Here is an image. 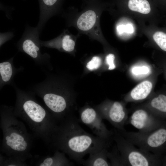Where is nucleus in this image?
<instances>
[{
    "label": "nucleus",
    "mask_w": 166,
    "mask_h": 166,
    "mask_svg": "<svg viewBox=\"0 0 166 166\" xmlns=\"http://www.w3.org/2000/svg\"><path fill=\"white\" fill-rule=\"evenodd\" d=\"M79 122V119L72 114L58 121L49 145L55 151L62 152L81 164L86 154L108 148L111 140L87 132L80 126Z\"/></svg>",
    "instance_id": "nucleus-1"
},
{
    "label": "nucleus",
    "mask_w": 166,
    "mask_h": 166,
    "mask_svg": "<svg viewBox=\"0 0 166 166\" xmlns=\"http://www.w3.org/2000/svg\"><path fill=\"white\" fill-rule=\"evenodd\" d=\"M12 85L16 95L14 115L26 123L34 137L49 145L58 121L48 110L37 101L33 92L21 89L15 83Z\"/></svg>",
    "instance_id": "nucleus-2"
},
{
    "label": "nucleus",
    "mask_w": 166,
    "mask_h": 166,
    "mask_svg": "<svg viewBox=\"0 0 166 166\" xmlns=\"http://www.w3.org/2000/svg\"><path fill=\"white\" fill-rule=\"evenodd\" d=\"M13 110L12 106L2 105L0 107V128L3 134L0 151L6 156L25 161L32 157V138Z\"/></svg>",
    "instance_id": "nucleus-3"
},
{
    "label": "nucleus",
    "mask_w": 166,
    "mask_h": 166,
    "mask_svg": "<svg viewBox=\"0 0 166 166\" xmlns=\"http://www.w3.org/2000/svg\"><path fill=\"white\" fill-rule=\"evenodd\" d=\"M112 139L116 143L124 166L162 165L163 158L161 156L136 148L116 129L113 130Z\"/></svg>",
    "instance_id": "nucleus-4"
},
{
    "label": "nucleus",
    "mask_w": 166,
    "mask_h": 166,
    "mask_svg": "<svg viewBox=\"0 0 166 166\" xmlns=\"http://www.w3.org/2000/svg\"><path fill=\"white\" fill-rule=\"evenodd\" d=\"M117 131L128 141L144 151L160 156L166 151V122L147 133L125 130Z\"/></svg>",
    "instance_id": "nucleus-5"
},
{
    "label": "nucleus",
    "mask_w": 166,
    "mask_h": 166,
    "mask_svg": "<svg viewBox=\"0 0 166 166\" xmlns=\"http://www.w3.org/2000/svg\"><path fill=\"white\" fill-rule=\"evenodd\" d=\"M40 34L37 26L33 27L27 24L16 46L19 51L30 56L37 65L43 69H51L50 56L47 53H42L41 52Z\"/></svg>",
    "instance_id": "nucleus-6"
},
{
    "label": "nucleus",
    "mask_w": 166,
    "mask_h": 166,
    "mask_svg": "<svg viewBox=\"0 0 166 166\" xmlns=\"http://www.w3.org/2000/svg\"><path fill=\"white\" fill-rule=\"evenodd\" d=\"M166 122L157 117L143 105L133 111L128 117L127 124L133 126L139 132L147 133L158 128Z\"/></svg>",
    "instance_id": "nucleus-7"
},
{
    "label": "nucleus",
    "mask_w": 166,
    "mask_h": 166,
    "mask_svg": "<svg viewBox=\"0 0 166 166\" xmlns=\"http://www.w3.org/2000/svg\"><path fill=\"white\" fill-rule=\"evenodd\" d=\"M98 112L103 119H105L118 131L125 129L124 126L128 118V113L124 104L115 101L105 102L99 107Z\"/></svg>",
    "instance_id": "nucleus-8"
},
{
    "label": "nucleus",
    "mask_w": 166,
    "mask_h": 166,
    "mask_svg": "<svg viewBox=\"0 0 166 166\" xmlns=\"http://www.w3.org/2000/svg\"><path fill=\"white\" fill-rule=\"evenodd\" d=\"M103 120L95 110L87 107L80 112L79 120L89 127L97 136L105 140H113V130L108 129Z\"/></svg>",
    "instance_id": "nucleus-9"
},
{
    "label": "nucleus",
    "mask_w": 166,
    "mask_h": 166,
    "mask_svg": "<svg viewBox=\"0 0 166 166\" xmlns=\"http://www.w3.org/2000/svg\"><path fill=\"white\" fill-rule=\"evenodd\" d=\"M40 9L39 20L37 26L41 33L46 23L58 11L62 0H38Z\"/></svg>",
    "instance_id": "nucleus-10"
},
{
    "label": "nucleus",
    "mask_w": 166,
    "mask_h": 166,
    "mask_svg": "<svg viewBox=\"0 0 166 166\" xmlns=\"http://www.w3.org/2000/svg\"><path fill=\"white\" fill-rule=\"evenodd\" d=\"M13 57L6 61L0 63V89L6 85L14 83V78L15 75L23 70L22 67H16L14 65Z\"/></svg>",
    "instance_id": "nucleus-11"
},
{
    "label": "nucleus",
    "mask_w": 166,
    "mask_h": 166,
    "mask_svg": "<svg viewBox=\"0 0 166 166\" xmlns=\"http://www.w3.org/2000/svg\"><path fill=\"white\" fill-rule=\"evenodd\" d=\"M144 105L158 118L166 121V93L154 95Z\"/></svg>",
    "instance_id": "nucleus-12"
},
{
    "label": "nucleus",
    "mask_w": 166,
    "mask_h": 166,
    "mask_svg": "<svg viewBox=\"0 0 166 166\" xmlns=\"http://www.w3.org/2000/svg\"><path fill=\"white\" fill-rule=\"evenodd\" d=\"M153 87V84L149 80L144 81L137 85L125 98L126 102L143 101L148 97Z\"/></svg>",
    "instance_id": "nucleus-13"
},
{
    "label": "nucleus",
    "mask_w": 166,
    "mask_h": 166,
    "mask_svg": "<svg viewBox=\"0 0 166 166\" xmlns=\"http://www.w3.org/2000/svg\"><path fill=\"white\" fill-rule=\"evenodd\" d=\"M65 154L55 150L53 156H47L38 159L35 165L38 166H69L73 164L66 157Z\"/></svg>",
    "instance_id": "nucleus-14"
},
{
    "label": "nucleus",
    "mask_w": 166,
    "mask_h": 166,
    "mask_svg": "<svg viewBox=\"0 0 166 166\" xmlns=\"http://www.w3.org/2000/svg\"><path fill=\"white\" fill-rule=\"evenodd\" d=\"M108 148H104L99 151L89 154L88 159L83 160L81 164L88 166H111L108 160Z\"/></svg>",
    "instance_id": "nucleus-15"
},
{
    "label": "nucleus",
    "mask_w": 166,
    "mask_h": 166,
    "mask_svg": "<svg viewBox=\"0 0 166 166\" xmlns=\"http://www.w3.org/2000/svg\"><path fill=\"white\" fill-rule=\"evenodd\" d=\"M97 20L96 12L92 9L84 12L78 18L77 22L78 28L81 30L87 31L95 25Z\"/></svg>",
    "instance_id": "nucleus-16"
},
{
    "label": "nucleus",
    "mask_w": 166,
    "mask_h": 166,
    "mask_svg": "<svg viewBox=\"0 0 166 166\" xmlns=\"http://www.w3.org/2000/svg\"><path fill=\"white\" fill-rule=\"evenodd\" d=\"M127 6L130 10L147 14L151 10L150 4L148 0H128Z\"/></svg>",
    "instance_id": "nucleus-17"
},
{
    "label": "nucleus",
    "mask_w": 166,
    "mask_h": 166,
    "mask_svg": "<svg viewBox=\"0 0 166 166\" xmlns=\"http://www.w3.org/2000/svg\"><path fill=\"white\" fill-rule=\"evenodd\" d=\"M25 161L12 156H3L0 154V166H26Z\"/></svg>",
    "instance_id": "nucleus-18"
},
{
    "label": "nucleus",
    "mask_w": 166,
    "mask_h": 166,
    "mask_svg": "<svg viewBox=\"0 0 166 166\" xmlns=\"http://www.w3.org/2000/svg\"><path fill=\"white\" fill-rule=\"evenodd\" d=\"M107 156L110 160L111 166H124L122 158L116 145L114 147L111 152H108Z\"/></svg>",
    "instance_id": "nucleus-19"
},
{
    "label": "nucleus",
    "mask_w": 166,
    "mask_h": 166,
    "mask_svg": "<svg viewBox=\"0 0 166 166\" xmlns=\"http://www.w3.org/2000/svg\"><path fill=\"white\" fill-rule=\"evenodd\" d=\"M153 38L159 47L166 52V33L162 31H158L154 34Z\"/></svg>",
    "instance_id": "nucleus-20"
},
{
    "label": "nucleus",
    "mask_w": 166,
    "mask_h": 166,
    "mask_svg": "<svg viewBox=\"0 0 166 166\" xmlns=\"http://www.w3.org/2000/svg\"><path fill=\"white\" fill-rule=\"evenodd\" d=\"M132 72L135 75H144L150 73V69L147 66H136L132 68Z\"/></svg>",
    "instance_id": "nucleus-21"
},
{
    "label": "nucleus",
    "mask_w": 166,
    "mask_h": 166,
    "mask_svg": "<svg viewBox=\"0 0 166 166\" xmlns=\"http://www.w3.org/2000/svg\"><path fill=\"white\" fill-rule=\"evenodd\" d=\"M101 64V60L97 56H94L89 61L86 65L87 68L89 70L97 69Z\"/></svg>",
    "instance_id": "nucleus-22"
},
{
    "label": "nucleus",
    "mask_w": 166,
    "mask_h": 166,
    "mask_svg": "<svg viewBox=\"0 0 166 166\" xmlns=\"http://www.w3.org/2000/svg\"><path fill=\"white\" fill-rule=\"evenodd\" d=\"M14 36V33L12 32L0 33V47L5 42L11 39Z\"/></svg>",
    "instance_id": "nucleus-23"
},
{
    "label": "nucleus",
    "mask_w": 166,
    "mask_h": 166,
    "mask_svg": "<svg viewBox=\"0 0 166 166\" xmlns=\"http://www.w3.org/2000/svg\"><path fill=\"white\" fill-rule=\"evenodd\" d=\"M115 58L114 55L112 53L109 54L106 57V62L109 66L108 69L109 70H113L115 68L114 62Z\"/></svg>",
    "instance_id": "nucleus-24"
},
{
    "label": "nucleus",
    "mask_w": 166,
    "mask_h": 166,
    "mask_svg": "<svg viewBox=\"0 0 166 166\" xmlns=\"http://www.w3.org/2000/svg\"><path fill=\"white\" fill-rule=\"evenodd\" d=\"M133 31V26L131 24H128L125 26V32L126 33L132 34Z\"/></svg>",
    "instance_id": "nucleus-25"
},
{
    "label": "nucleus",
    "mask_w": 166,
    "mask_h": 166,
    "mask_svg": "<svg viewBox=\"0 0 166 166\" xmlns=\"http://www.w3.org/2000/svg\"><path fill=\"white\" fill-rule=\"evenodd\" d=\"M117 30L119 34H121L125 32V26L122 25L117 27Z\"/></svg>",
    "instance_id": "nucleus-26"
},
{
    "label": "nucleus",
    "mask_w": 166,
    "mask_h": 166,
    "mask_svg": "<svg viewBox=\"0 0 166 166\" xmlns=\"http://www.w3.org/2000/svg\"><path fill=\"white\" fill-rule=\"evenodd\" d=\"M161 66L162 68L163 69L166 79V61H164L162 63Z\"/></svg>",
    "instance_id": "nucleus-27"
},
{
    "label": "nucleus",
    "mask_w": 166,
    "mask_h": 166,
    "mask_svg": "<svg viewBox=\"0 0 166 166\" xmlns=\"http://www.w3.org/2000/svg\"><path fill=\"white\" fill-rule=\"evenodd\" d=\"M162 165L166 166V154L164 157L163 158Z\"/></svg>",
    "instance_id": "nucleus-28"
},
{
    "label": "nucleus",
    "mask_w": 166,
    "mask_h": 166,
    "mask_svg": "<svg viewBox=\"0 0 166 166\" xmlns=\"http://www.w3.org/2000/svg\"><path fill=\"white\" fill-rule=\"evenodd\" d=\"M159 1H160L159 2H162V3H164V4H165V3H166V0H159Z\"/></svg>",
    "instance_id": "nucleus-29"
}]
</instances>
